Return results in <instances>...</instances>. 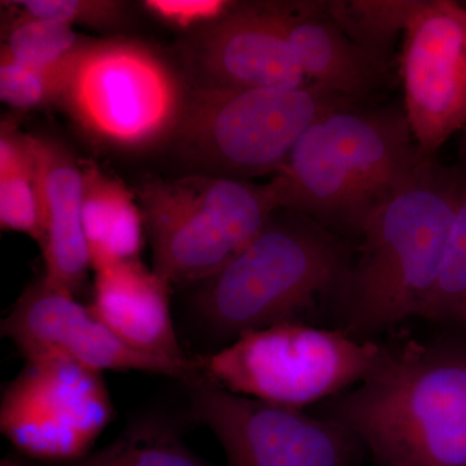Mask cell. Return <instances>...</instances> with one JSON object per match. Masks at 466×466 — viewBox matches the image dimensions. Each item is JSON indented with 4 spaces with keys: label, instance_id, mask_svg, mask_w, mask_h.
I'll return each mask as SVG.
<instances>
[{
    "label": "cell",
    "instance_id": "1",
    "mask_svg": "<svg viewBox=\"0 0 466 466\" xmlns=\"http://www.w3.org/2000/svg\"><path fill=\"white\" fill-rule=\"evenodd\" d=\"M466 186V171L424 159L415 174L370 208L357 229V263L341 284L343 332L358 339L421 318Z\"/></svg>",
    "mask_w": 466,
    "mask_h": 466
},
{
    "label": "cell",
    "instance_id": "2",
    "mask_svg": "<svg viewBox=\"0 0 466 466\" xmlns=\"http://www.w3.org/2000/svg\"><path fill=\"white\" fill-rule=\"evenodd\" d=\"M319 416L354 435L381 466H466V348L382 345L366 379Z\"/></svg>",
    "mask_w": 466,
    "mask_h": 466
},
{
    "label": "cell",
    "instance_id": "3",
    "mask_svg": "<svg viewBox=\"0 0 466 466\" xmlns=\"http://www.w3.org/2000/svg\"><path fill=\"white\" fill-rule=\"evenodd\" d=\"M422 161L404 109L346 106L319 116L275 177L284 208L357 229Z\"/></svg>",
    "mask_w": 466,
    "mask_h": 466
},
{
    "label": "cell",
    "instance_id": "4",
    "mask_svg": "<svg viewBox=\"0 0 466 466\" xmlns=\"http://www.w3.org/2000/svg\"><path fill=\"white\" fill-rule=\"evenodd\" d=\"M349 268L345 245L317 220L272 218L225 267L204 281L196 308L225 339L296 321L315 299L339 287Z\"/></svg>",
    "mask_w": 466,
    "mask_h": 466
},
{
    "label": "cell",
    "instance_id": "5",
    "mask_svg": "<svg viewBox=\"0 0 466 466\" xmlns=\"http://www.w3.org/2000/svg\"><path fill=\"white\" fill-rule=\"evenodd\" d=\"M155 269L168 283L205 281L225 267L284 208L283 184L189 175L139 191Z\"/></svg>",
    "mask_w": 466,
    "mask_h": 466
},
{
    "label": "cell",
    "instance_id": "6",
    "mask_svg": "<svg viewBox=\"0 0 466 466\" xmlns=\"http://www.w3.org/2000/svg\"><path fill=\"white\" fill-rule=\"evenodd\" d=\"M351 104L318 85L296 90L201 86L187 92L175 134L184 158L205 174L250 180L278 173L319 116Z\"/></svg>",
    "mask_w": 466,
    "mask_h": 466
},
{
    "label": "cell",
    "instance_id": "7",
    "mask_svg": "<svg viewBox=\"0 0 466 466\" xmlns=\"http://www.w3.org/2000/svg\"><path fill=\"white\" fill-rule=\"evenodd\" d=\"M381 351V343L342 329L284 321L241 334L196 361L200 375L233 394L303 410L363 381Z\"/></svg>",
    "mask_w": 466,
    "mask_h": 466
},
{
    "label": "cell",
    "instance_id": "8",
    "mask_svg": "<svg viewBox=\"0 0 466 466\" xmlns=\"http://www.w3.org/2000/svg\"><path fill=\"white\" fill-rule=\"evenodd\" d=\"M187 92L157 52L130 39L88 41L61 106L91 139L142 150L177 131Z\"/></svg>",
    "mask_w": 466,
    "mask_h": 466
},
{
    "label": "cell",
    "instance_id": "9",
    "mask_svg": "<svg viewBox=\"0 0 466 466\" xmlns=\"http://www.w3.org/2000/svg\"><path fill=\"white\" fill-rule=\"evenodd\" d=\"M113 412L101 373L66 359H33L3 391L0 431L27 458L60 464L91 453Z\"/></svg>",
    "mask_w": 466,
    "mask_h": 466
},
{
    "label": "cell",
    "instance_id": "10",
    "mask_svg": "<svg viewBox=\"0 0 466 466\" xmlns=\"http://www.w3.org/2000/svg\"><path fill=\"white\" fill-rule=\"evenodd\" d=\"M188 386L192 417L216 435L228 466H359L366 453L333 420L233 394L202 375Z\"/></svg>",
    "mask_w": 466,
    "mask_h": 466
},
{
    "label": "cell",
    "instance_id": "11",
    "mask_svg": "<svg viewBox=\"0 0 466 466\" xmlns=\"http://www.w3.org/2000/svg\"><path fill=\"white\" fill-rule=\"evenodd\" d=\"M404 112L421 159L466 128V8L420 0L404 30Z\"/></svg>",
    "mask_w": 466,
    "mask_h": 466
},
{
    "label": "cell",
    "instance_id": "12",
    "mask_svg": "<svg viewBox=\"0 0 466 466\" xmlns=\"http://www.w3.org/2000/svg\"><path fill=\"white\" fill-rule=\"evenodd\" d=\"M26 360L60 358L95 370H137L175 377L188 385L198 361L170 360L137 351L116 336L91 308L42 278L30 285L0 325Z\"/></svg>",
    "mask_w": 466,
    "mask_h": 466
},
{
    "label": "cell",
    "instance_id": "13",
    "mask_svg": "<svg viewBox=\"0 0 466 466\" xmlns=\"http://www.w3.org/2000/svg\"><path fill=\"white\" fill-rule=\"evenodd\" d=\"M189 56L204 86L296 90L312 85L265 3L236 5L222 20L198 30Z\"/></svg>",
    "mask_w": 466,
    "mask_h": 466
},
{
    "label": "cell",
    "instance_id": "14",
    "mask_svg": "<svg viewBox=\"0 0 466 466\" xmlns=\"http://www.w3.org/2000/svg\"><path fill=\"white\" fill-rule=\"evenodd\" d=\"M32 137L41 198L45 279L76 296L91 267L82 226V167L63 144Z\"/></svg>",
    "mask_w": 466,
    "mask_h": 466
},
{
    "label": "cell",
    "instance_id": "15",
    "mask_svg": "<svg viewBox=\"0 0 466 466\" xmlns=\"http://www.w3.org/2000/svg\"><path fill=\"white\" fill-rule=\"evenodd\" d=\"M170 283L140 260L96 271L90 308L126 345L170 360L184 355L171 317Z\"/></svg>",
    "mask_w": 466,
    "mask_h": 466
},
{
    "label": "cell",
    "instance_id": "16",
    "mask_svg": "<svg viewBox=\"0 0 466 466\" xmlns=\"http://www.w3.org/2000/svg\"><path fill=\"white\" fill-rule=\"evenodd\" d=\"M328 3H265L283 30L309 84L354 101L368 94L382 64L352 41Z\"/></svg>",
    "mask_w": 466,
    "mask_h": 466
},
{
    "label": "cell",
    "instance_id": "17",
    "mask_svg": "<svg viewBox=\"0 0 466 466\" xmlns=\"http://www.w3.org/2000/svg\"><path fill=\"white\" fill-rule=\"evenodd\" d=\"M82 175V226L92 268L139 260L146 223L133 195L94 165H84Z\"/></svg>",
    "mask_w": 466,
    "mask_h": 466
},
{
    "label": "cell",
    "instance_id": "18",
    "mask_svg": "<svg viewBox=\"0 0 466 466\" xmlns=\"http://www.w3.org/2000/svg\"><path fill=\"white\" fill-rule=\"evenodd\" d=\"M0 227L43 244L38 170L32 135L11 121L0 128Z\"/></svg>",
    "mask_w": 466,
    "mask_h": 466
},
{
    "label": "cell",
    "instance_id": "19",
    "mask_svg": "<svg viewBox=\"0 0 466 466\" xmlns=\"http://www.w3.org/2000/svg\"><path fill=\"white\" fill-rule=\"evenodd\" d=\"M39 466H214L193 453L167 422L142 419L131 422L109 446L85 458Z\"/></svg>",
    "mask_w": 466,
    "mask_h": 466
},
{
    "label": "cell",
    "instance_id": "20",
    "mask_svg": "<svg viewBox=\"0 0 466 466\" xmlns=\"http://www.w3.org/2000/svg\"><path fill=\"white\" fill-rule=\"evenodd\" d=\"M88 41L66 24L17 14L5 29L2 50L27 66L69 75Z\"/></svg>",
    "mask_w": 466,
    "mask_h": 466
},
{
    "label": "cell",
    "instance_id": "21",
    "mask_svg": "<svg viewBox=\"0 0 466 466\" xmlns=\"http://www.w3.org/2000/svg\"><path fill=\"white\" fill-rule=\"evenodd\" d=\"M420 0H352L329 2V16L350 38L382 64L391 47L416 11Z\"/></svg>",
    "mask_w": 466,
    "mask_h": 466
},
{
    "label": "cell",
    "instance_id": "22",
    "mask_svg": "<svg viewBox=\"0 0 466 466\" xmlns=\"http://www.w3.org/2000/svg\"><path fill=\"white\" fill-rule=\"evenodd\" d=\"M421 318L437 323L466 325V186L440 274Z\"/></svg>",
    "mask_w": 466,
    "mask_h": 466
},
{
    "label": "cell",
    "instance_id": "23",
    "mask_svg": "<svg viewBox=\"0 0 466 466\" xmlns=\"http://www.w3.org/2000/svg\"><path fill=\"white\" fill-rule=\"evenodd\" d=\"M69 75L35 69L18 63L5 51L0 52V97L14 108L34 109L61 103Z\"/></svg>",
    "mask_w": 466,
    "mask_h": 466
},
{
    "label": "cell",
    "instance_id": "24",
    "mask_svg": "<svg viewBox=\"0 0 466 466\" xmlns=\"http://www.w3.org/2000/svg\"><path fill=\"white\" fill-rule=\"evenodd\" d=\"M18 14L57 21L67 26L113 27L125 18L124 5L113 0H26L12 3Z\"/></svg>",
    "mask_w": 466,
    "mask_h": 466
},
{
    "label": "cell",
    "instance_id": "25",
    "mask_svg": "<svg viewBox=\"0 0 466 466\" xmlns=\"http://www.w3.org/2000/svg\"><path fill=\"white\" fill-rule=\"evenodd\" d=\"M236 3L227 0H147L143 7L153 16L177 29L211 25L222 20L236 8Z\"/></svg>",
    "mask_w": 466,
    "mask_h": 466
},
{
    "label": "cell",
    "instance_id": "26",
    "mask_svg": "<svg viewBox=\"0 0 466 466\" xmlns=\"http://www.w3.org/2000/svg\"><path fill=\"white\" fill-rule=\"evenodd\" d=\"M0 466H26L23 462L17 461V460L5 459Z\"/></svg>",
    "mask_w": 466,
    "mask_h": 466
},
{
    "label": "cell",
    "instance_id": "27",
    "mask_svg": "<svg viewBox=\"0 0 466 466\" xmlns=\"http://www.w3.org/2000/svg\"><path fill=\"white\" fill-rule=\"evenodd\" d=\"M462 150H466V128L464 130V137H462Z\"/></svg>",
    "mask_w": 466,
    "mask_h": 466
}]
</instances>
